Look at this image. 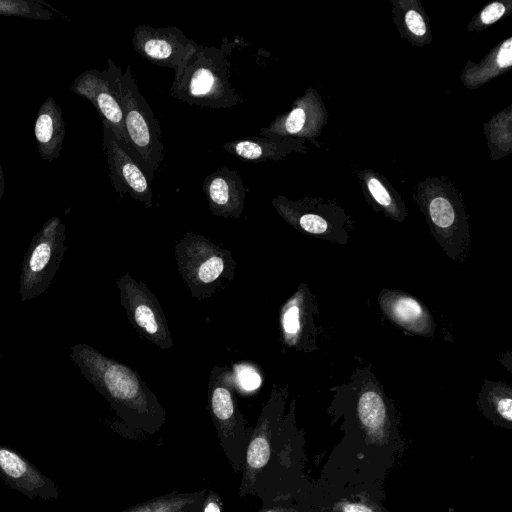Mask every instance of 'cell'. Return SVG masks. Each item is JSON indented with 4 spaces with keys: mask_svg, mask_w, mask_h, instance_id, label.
Wrapping results in <instances>:
<instances>
[{
    "mask_svg": "<svg viewBox=\"0 0 512 512\" xmlns=\"http://www.w3.org/2000/svg\"><path fill=\"white\" fill-rule=\"evenodd\" d=\"M481 398L490 402L493 410L504 420H512V391L509 386L500 381L485 380L482 386Z\"/></svg>",
    "mask_w": 512,
    "mask_h": 512,
    "instance_id": "cell-23",
    "label": "cell"
},
{
    "mask_svg": "<svg viewBox=\"0 0 512 512\" xmlns=\"http://www.w3.org/2000/svg\"><path fill=\"white\" fill-rule=\"evenodd\" d=\"M102 126L103 148L107 155L111 184L117 192L129 194L146 208H151L152 190L146 174L118 143L107 123L102 121Z\"/></svg>",
    "mask_w": 512,
    "mask_h": 512,
    "instance_id": "cell-14",
    "label": "cell"
},
{
    "mask_svg": "<svg viewBox=\"0 0 512 512\" xmlns=\"http://www.w3.org/2000/svg\"><path fill=\"white\" fill-rule=\"evenodd\" d=\"M0 478L29 499L56 500L59 490L33 463L16 450L0 445Z\"/></svg>",
    "mask_w": 512,
    "mask_h": 512,
    "instance_id": "cell-15",
    "label": "cell"
},
{
    "mask_svg": "<svg viewBox=\"0 0 512 512\" xmlns=\"http://www.w3.org/2000/svg\"><path fill=\"white\" fill-rule=\"evenodd\" d=\"M116 287L121 306L136 331L161 349L172 348L174 343L165 314L146 284L127 272L116 280Z\"/></svg>",
    "mask_w": 512,
    "mask_h": 512,
    "instance_id": "cell-7",
    "label": "cell"
},
{
    "mask_svg": "<svg viewBox=\"0 0 512 512\" xmlns=\"http://www.w3.org/2000/svg\"><path fill=\"white\" fill-rule=\"evenodd\" d=\"M3 193H4V177H3L2 166L0 164V200L3 196Z\"/></svg>",
    "mask_w": 512,
    "mask_h": 512,
    "instance_id": "cell-31",
    "label": "cell"
},
{
    "mask_svg": "<svg viewBox=\"0 0 512 512\" xmlns=\"http://www.w3.org/2000/svg\"><path fill=\"white\" fill-rule=\"evenodd\" d=\"M134 50L151 63L179 72L201 47L176 26L138 25L132 36Z\"/></svg>",
    "mask_w": 512,
    "mask_h": 512,
    "instance_id": "cell-11",
    "label": "cell"
},
{
    "mask_svg": "<svg viewBox=\"0 0 512 512\" xmlns=\"http://www.w3.org/2000/svg\"><path fill=\"white\" fill-rule=\"evenodd\" d=\"M232 373L236 388L238 387L244 392H252L261 386V374L252 363L234 364Z\"/></svg>",
    "mask_w": 512,
    "mask_h": 512,
    "instance_id": "cell-26",
    "label": "cell"
},
{
    "mask_svg": "<svg viewBox=\"0 0 512 512\" xmlns=\"http://www.w3.org/2000/svg\"><path fill=\"white\" fill-rule=\"evenodd\" d=\"M344 512H373L370 508L359 504H346Z\"/></svg>",
    "mask_w": 512,
    "mask_h": 512,
    "instance_id": "cell-30",
    "label": "cell"
},
{
    "mask_svg": "<svg viewBox=\"0 0 512 512\" xmlns=\"http://www.w3.org/2000/svg\"><path fill=\"white\" fill-rule=\"evenodd\" d=\"M425 212L436 241L453 261H462L470 245L465 214L447 194H434L426 200Z\"/></svg>",
    "mask_w": 512,
    "mask_h": 512,
    "instance_id": "cell-12",
    "label": "cell"
},
{
    "mask_svg": "<svg viewBox=\"0 0 512 512\" xmlns=\"http://www.w3.org/2000/svg\"><path fill=\"white\" fill-rule=\"evenodd\" d=\"M319 309L315 297L305 283L280 308L279 327L285 347L310 353L318 349L321 327L317 325Z\"/></svg>",
    "mask_w": 512,
    "mask_h": 512,
    "instance_id": "cell-10",
    "label": "cell"
},
{
    "mask_svg": "<svg viewBox=\"0 0 512 512\" xmlns=\"http://www.w3.org/2000/svg\"><path fill=\"white\" fill-rule=\"evenodd\" d=\"M65 231V224L58 216H53L32 238L20 275L22 301L35 299L49 288L67 250Z\"/></svg>",
    "mask_w": 512,
    "mask_h": 512,
    "instance_id": "cell-6",
    "label": "cell"
},
{
    "mask_svg": "<svg viewBox=\"0 0 512 512\" xmlns=\"http://www.w3.org/2000/svg\"><path fill=\"white\" fill-rule=\"evenodd\" d=\"M174 258L182 280L198 300L210 298L223 281L235 278L236 261L231 252L200 234L185 233L175 244Z\"/></svg>",
    "mask_w": 512,
    "mask_h": 512,
    "instance_id": "cell-3",
    "label": "cell"
},
{
    "mask_svg": "<svg viewBox=\"0 0 512 512\" xmlns=\"http://www.w3.org/2000/svg\"><path fill=\"white\" fill-rule=\"evenodd\" d=\"M202 512H221L220 497L216 493L210 492L205 498Z\"/></svg>",
    "mask_w": 512,
    "mask_h": 512,
    "instance_id": "cell-29",
    "label": "cell"
},
{
    "mask_svg": "<svg viewBox=\"0 0 512 512\" xmlns=\"http://www.w3.org/2000/svg\"><path fill=\"white\" fill-rule=\"evenodd\" d=\"M383 314L405 331L422 337H432L435 321L429 309L412 295L400 291L383 289L378 296Z\"/></svg>",
    "mask_w": 512,
    "mask_h": 512,
    "instance_id": "cell-16",
    "label": "cell"
},
{
    "mask_svg": "<svg viewBox=\"0 0 512 512\" xmlns=\"http://www.w3.org/2000/svg\"><path fill=\"white\" fill-rule=\"evenodd\" d=\"M204 491L170 493L139 503L121 512H198Z\"/></svg>",
    "mask_w": 512,
    "mask_h": 512,
    "instance_id": "cell-21",
    "label": "cell"
},
{
    "mask_svg": "<svg viewBox=\"0 0 512 512\" xmlns=\"http://www.w3.org/2000/svg\"><path fill=\"white\" fill-rule=\"evenodd\" d=\"M403 22L406 29L415 38L422 39L428 33L423 15L417 9H408L404 14Z\"/></svg>",
    "mask_w": 512,
    "mask_h": 512,
    "instance_id": "cell-27",
    "label": "cell"
},
{
    "mask_svg": "<svg viewBox=\"0 0 512 512\" xmlns=\"http://www.w3.org/2000/svg\"><path fill=\"white\" fill-rule=\"evenodd\" d=\"M230 63L224 51L201 46L174 74L171 95L189 105L227 109L242 103L230 81Z\"/></svg>",
    "mask_w": 512,
    "mask_h": 512,
    "instance_id": "cell-2",
    "label": "cell"
},
{
    "mask_svg": "<svg viewBox=\"0 0 512 512\" xmlns=\"http://www.w3.org/2000/svg\"><path fill=\"white\" fill-rule=\"evenodd\" d=\"M507 11L505 3L492 2L488 4L478 15L477 25L488 26L500 18H502Z\"/></svg>",
    "mask_w": 512,
    "mask_h": 512,
    "instance_id": "cell-28",
    "label": "cell"
},
{
    "mask_svg": "<svg viewBox=\"0 0 512 512\" xmlns=\"http://www.w3.org/2000/svg\"><path fill=\"white\" fill-rule=\"evenodd\" d=\"M118 92L123 113L129 154L150 181L164 159L161 129L128 65L118 78Z\"/></svg>",
    "mask_w": 512,
    "mask_h": 512,
    "instance_id": "cell-4",
    "label": "cell"
},
{
    "mask_svg": "<svg viewBox=\"0 0 512 512\" xmlns=\"http://www.w3.org/2000/svg\"><path fill=\"white\" fill-rule=\"evenodd\" d=\"M0 15L50 20L53 13L36 0H0Z\"/></svg>",
    "mask_w": 512,
    "mask_h": 512,
    "instance_id": "cell-24",
    "label": "cell"
},
{
    "mask_svg": "<svg viewBox=\"0 0 512 512\" xmlns=\"http://www.w3.org/2000/svg\"><path fill=\"white\" fill-rule=\"evenodd\" d=\"M70 358L125 424L154 433L165 423V409L136 371L84 343L70 348Z\"/></svg>",
    "mask_w": 512,
    "mask_h": 512,
    "instance_id": "cell-1",
    "label": "cell"
},
{
    "mask_svg": "<svg viewBox=\"0 0 512 512\" xmlns=\"http://www.w3.org/2000/svg\"><path fill=\"white\" fill-rule=\"evenodd\" d=\"M367 188L374 201L393 219L402 221L405 217V210L388 189L376 177L369 176L366 181Z\"/></svg>",
    "mask_w": 512,
    "mask_h": 512,
    "instance_id": "cell-25",
    "label": "cell"
},
{
    "mask_svg": "<svg viewBox=\"0 0 512 512\" xmlns=\"http://www.w3.org/2000/svg\"><path fill=\"white\" fill-rule=\"evenodd\" d=\"M34 136L43 160L52 162L59 157L65 138V122L53 97H48L38 109Z\"/></svg>",
    "mask_w": 512,
    "mask_h": 512,
    "instance_id": "cell-20",
    "label": "cell"
},
{
    "mask_svg": "<svg viewBox=\"0 0 512 512\" xmlns=\"http://www.w3.org/2000/svg\"><path fill=\"white\" fill-rule=\"evenodd\" d=\"M121 73V69L108 59L107 69L85 70L75 78L71 90L92 103L101 121L107 123L118 143L129 153L118 92V78Z\"/></svg>",
    "mask_w": 512,
    "mask_h": 512,
    "instance_id": "cell-8",
    "label": "cell"
},
{
    "mask_svg": "<svg viewBox=\"0 0 512 512\" xmlns=\"http://www.w3.org/2000/svg\"><path fill=\"white\" fill-rule=\"evenodd\" d=\"M315 101L310 91L294 102L293 108L277 116L267 127L260 129V136L300 138L312 136L318 122Z\"/></svg>",
    "mask_w": 512,
    "mask_h": 512,
    "instance_id": "cell-19",
    "label": "cell"
},
{
    "mask_svg": "<svg viewBox=\"0 0 512 512\" xmlns=\"http://www.w3.org/2000/svg\"><path fill=\"white\" fill-rule=\"evenodd\" d=\"M0 361H1V355H0Z\"/></svg>",
    "mask_w": 512,
    "mask_h": 512,
    "instance_id": "cell-32",
    "label": "cell"
},
{
    "mask_svg": "<svg viewBox=\"0 0 512 512\" xmlns=\"http://www.w3.org/2000/svg\"><path fill=\"white\" fill-rule=\"evenodd\" d=\"M203 192L214 216L239 218L243 213L246 188L236 170L224 166L209 174L203 181Z\"/></svg>",
    "mask_w": 512,
    "mask_h": 512,
    "instance_id": "cell-17",
    "label": "cell"
},
{
    "mask_svg": "<svg viewBox=\"0 0 512 512\" xmlns=\"http://www.w3.org/2000/svg\"><path fill=\"white\" fill-rule=\"evenodd\" d=\"M287 395V388L273 385L270 397L262 408L247 442L240 486L241 496L255 492L260 475L270 460L272 436L280 424Z\"/></svg>",
    "mask_w": 512,
    "mask_h": 512,
    "instance_id": "cell-9",
    "label": "cell"
},
{
    "mask_svg": "<svg viewBox=\"0 0 512 512\" xmlns=\"http://www.w3.org/2000/svg\"><path fill=\"white\" fill-rule=\"evenodd\" d=\"M222 148L242 161L252 163L281 160L291 152L303 150L298 139L277 136H248L226 142Z\"/></svg>",
    "mask_w": 512,
    "mask_h": 512,
    "instance_id": "cell-18",
    "label": "cell"
},
{
    "mask_svg": "<svg viewBox=\"0 0 512 512\" xmlns=\"http://www.w3.org/2000/svg\"><path fill=\"white\" fill-rule=\"evenodd\" d=\"M278 214L295 229L333 243L346 244L345 217L327 213L306 200L292 201L284 196L272 199Z\"/></svg>",
    "mask_w": 512,
    "mask_h": 512,
    "instance_id": "cell-13",
    "label": "cell"
},
{
    "mask_svg": "<svg viewBox=\"0 0 512 512\" xmlns=\"http://www.w3.org/2000/svg\"><path fill=\"white\" fill-rule=\"evenodd\" d=\"M233 373L226 367L215 365L208 381V403L222 449L235 472L244 464L247 447L245 419L236 398Z\"/></svg>",
    "mask_w": 512,
    "mask_h": 512,
    "instance_id": "cell-5",
    "label": "cell"
},
{
    "mask_svg": "<svg viewBox=\"0 0 512 512\" xmlns=\"http://www.w3.org/2000/svg\"><path fill=\"white\" fill-rule=\"evenodd\" d=\"M512 65V38H508L500 44V46L488 56L482 65L472 70L466 78L473 87H476L491 77L498 75L509 69Z\"/></svg>",
    "mask_w": 512,
    "mask_h": 512,
    "instance_id": "cell-22",
    "label": "cell"
}]
</instances>
